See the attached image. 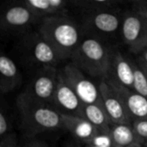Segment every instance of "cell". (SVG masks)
Returning <instances> with one entry per match:
<instances>
[{
  "label": "cell",
  "instance_id": "15",
  "mask_svg": "<svg viewBox=\"0 0 147 147\" xmlns=\"http://www.w3.org/2000/svg\"><path fill=\"white\" fill-rule=\"evenodd\" d=\"M22 83V75L16 62L0 51V92L8 94L18 89Z\"/></svg>",
  "mask_w": 147,
  "mask_h": 147
},
{
  "label": "cell",
  "instance_id": "10",
  "mask_svg": "<svg viewBox=\"0 0 147 147\" xmlns=\"http://www.w3.org/2000/svg\"><path fill=\"white\" fill-rule=\"evenodd\" d=\"M99 90L102 107L111 124L133 125V120L130 117L122 100L109 85L106 80L99 82Z\"/></svg>",
  "mask_w": 147,
  "mask_h": 147
},
{
  "label": "cell",
  "instance_id": "29",
  "mask_svg": "<svg viewBox=\"0 0 147 147\" xmlns=\"http://www.w3.org/2000/svg\"><path fill=\"white\" fill-rule=\"evenodd\" d=\"M67 147H80V146H76V145H72V146H67Z\"/></svg>",
  "mask_w": 147,
  "mask_h": 147
},
{
  "label": "cell",
  "instance_id": "27",
  "mask_svg": "<svg viewBox=\"0 0 147 147\" xmlns=\"http://www.w3.org/2000/svg\"><path fill=\"white\" fill-rule=\"evenodd\" d=\"M114 147H144L141 144H134V145H131V146H115Z\"/></svg>",
  "mask_w": 147,
  "mask_h": 147
},
{
  "label": "cell",
  "instance_id": "7",
  "mask_svg": "<svg viewBox=\"0 0 147 147\" xmlns=\"http://www.w3.org/2000/svg\"><path fill=\"white\" fill-rule=\"evenodd\" d=\"M121 42L134 56L147 47V23L140 14L129 8L123 11L121 27Z\"/></svg>",
  "mask_w": 147,
  "mask_h": 147
},
{
  "label": "cell",
  "instance_id": "20",
  "mask_svg": "<svg viewBox=\"0 0 147 147\" xmlns=\"http://www.w3.org/2000/svg\"><path fill=\"white\" fill-rule=\"evenodd\" d=\"M131 63L134 71L133 90L147 98V74L136 59L131 58Z\"/></svg>",
  "mask_w": 147,
  "mask_h": 147
},
{
  "label": "cell",
  "instance_id": "30",
  "mask_svg": "<svg viewBox=\"0 0 147 147\" xmlns=\"http://www.w3.org/2000/svg\"><path fill=\"white\" fill-rule=\"evenodd\" d=\"M0 147H3V145H2V140H0Z\"/></svg>",
  "mask_w": 147,
  "mask_h": 147
},
{
  "label": "cell",
  "instance_id": "16",
  "mask_svg": "<svg viewBox=\"0 0 147 147\" xmlns=\"http://www.w3.org/2000/svg\"><path fill=\"white\" fill-rule=\"evenodd\" d=\"M63 129L68 131L76 140L87 145L100 133L85 119L68 115H61Z\"/></svg>",
  "mask_w": 147,
  "mask_h": 147
},
{
  "label": "cell",
  "instance_id": "8",
  "mask_svg": "<svg viewBox=\"0 0 147 147\" xmlns=\"http://www.w3.org/2000/svg\"><path fill=\"white\" fill-rule=\"evenodd\" d=\"M59 72L66 84L71 88L84 104L102 106L99 83L96 84L90 78L70 61L59 68Z\"/></svg>",
  "mask_w": 147,
  "mask_h": 147
},
{
  "label": "cell",
  "instance_id": "1",
  "mask_svg": "<svg viewBox=\"0 0 147 147\" xmlns=\"http://www.w3.org/2000/svg\"><path fill=\"white\" fill-rule=\"evenodd\" d=\"M16 105L21 130L28 140L47 132L63 129L61 114L52 105L40 102L28 94L18 95Z\"/></svg>",
  "mask_w": 147,
  "mask_h": 147
},
{
  "label": "cell",
  "instance_id": "9",
  "mask_svg": "<svg viewBox=\"0 0 147 147\" xmlns=\"http://www.w3.org/2000/svg\"><path fill=\"white\" fill-rule=\"evenodd\" d=\"M59 68L45 66L35 70L25 90L22 91L31 97L53 106L57 86Z\"/></svg>",
  "mask_w": 147,
  "mask_h": 147
},
{
  "label": "cell",
  "instance_id": "32",
  "mask_svg": "<svg viewBox=\"0 0 147 147\" xmlns=\"http://www.w3.org/2000/svg\"><path fill=\"white\" fill-rule=\"evenodd\" d=\"M146 48H147V47H146Z\"/></svg>",
  "mask_w": 147,
  "mask_h": 147
},
{
  "label": "cell",
  "instance_id": "14",
  "mask_svg": "<svg viewBox=\"0 0 147 147\" xmlns=\"http://www.w3.org/2000/svg\"><path fill=\"white\" fill-rule=\"evenodd\" d=\"M26 7L39 20L59 16H71V1L66 0H22Z\"/></svg>",
  "mask_w": 147,
  "mask_h": 147
},
{
  "label": "cell",
  "instance_id": "11",
  "mask_svg": "<svg viewBox=\"0 0 147 147\" xmlns=\"http://www.w3.org/2000/svg\"><path fill=\"white\" fill-rule=\"evenodd\" d=\"M83 106L84 103L80 101L71 88L66 84L61 76L59 68V77L53 96V107L61 115L80 117Z\"/></svg>",
  "mask_w": 147,
  "mask_h": 147
},
{
  "label": "cell",
  "instance_id": "17",
  "mask_svg": "<svg viewBox=\"0 0 147 147\" xmlns=\"http://www.w3.org/2000/svg\"><path fill=\"white\" fill-rule=\"evenodd\" d=\"M71 11L74 10L79 14L80 17L90 14L106 11L121 9V2L115 0H83L71 1Z\"/></svg>",
  "mask_w": 147,
  "mask_h": 147
},
{
  "label": "cell",
  "instance_id": "12",
  "mask_svg": "<svg viewBox=\"0 0 147 147\" xmlns=\"http://www.w3.org/2000/svg\"><path fill=\"white\" fill-rule=\"evenodd\" d=\"M106 82L122 100L133 122L147 121V98L113 80L107 79Z\"/></svg>",
  "mask_w": 147,
  "mask_h": 147
},
{
  "label": "cell",
  "instance_id": "5",
  "mask_svg": "<svg viewBox=\"0 0 147 147\" xmlns=\"http://www.w3.org/2000/svg\"><path fill=\"white\" fill-rule=\"evenodd\" d=\"M17 49L22 59L35 70L45 67H57L63 63L52 47L35 30L18 38Z\"/></svg>",
  "mask_w": 147,
  "mask_h": 147
},
{
  "label": "cell",
  "instance_id": "6",
  "mask_svg": "<svg viewBox=\"0 0 147 147\" xmlns=\"http://www.w3.org/2000/svg\"><path fill=\"white\" fill-rule=\"evenodd\" d=\"M39 22L22 1H11L0 5V34L19 38L36 28Z\"/></svg>",
  "mask_w": 147,
  "mask_h": 147
},
{
  "label": "cell",
  "instance_id": "4",
  "mask_svg": "<svg viewBox=\"0 0 147 147\" xmlns=\"http://www.w3.org/2000/svg\"><path fill=\"white\" fill-rule=\"evenodd\" d=\"M123 11L121 9L106 10L84 16L78 19L84 36L93 37L114 47L120 40Z\"/></svg>",
  "mask_w": 147,
  "mask_h": 147
},
{
  "label": "cell",
  "instance_id": "24",
  "mask_svg": "<svg viewBox=\"0 0 147 147\" xmlns=\"http://www.w3.org/2000/svg\"><path fill=\"white\" fill-rule=\"evenodd\" d=\"M2 145L3 147H22L19 145L16 136L13 134H10L3 138L2 140Z\"/></svg>",
  "mask_w": 147,
  "mask_h": 147
},
{
  "label": "cell",
  "instance_id": "26",
  "mask_svg": "<svg viewBox=\"0 0 147 147\" xmlns=\"http://www.w3.org/2000/svg\"><path fill=\"white\" fill-rule=\"evenodd\" d=\"M25 147H49L45 142L39 140L37 139H32V140H28V142L26 144Z\"/></svg>",
  "mask_w": 147,
  "mask_h": 147
},
{
  "label": "cell",
  "instance_id": "25",
  "mask_svg": "<svg viewBox=\"0 0 147 147\" xmlns=\"http://www.w3.org/2000/svg\"><path fill=\"white\" fill-rule=\"evenodd\" d=\"M136 61L141 66V68L147 72V48H146L141 53L136 56Z\"/></svg>",
  "mask_w": 147,
  "mask_h": 147
},
{
  "label": "cell",
  "instance_id": "18",
  "mask_svg": "<svg viewBox=\"0 0 147 147\" xmlns=\"http://www.w3.org/2000/svg\"><path fill=\"white\" fill-rule=\"evenodd\" d=\"M80 117L91 123L100 134H109L111 122L102 106L84 104Z\"/></svg>",
  "mask_w": 147,
  "mask_h": 147
},
{
  "label": "cell",
  "instance_id": "22",
  "mask_svg": "<svg viewBox=\"0 0 147 147\" xmlns=\"http://www.w3.org/2000/svg\"><path fill=\"white\" fill-rule=\"evenodd\" d=\"M133 9L137 11L142 16L147 23V1L146 0H136L131 3V7Z\"/></svg>",
  "mask_w": 147,
  "mask_h": 147
},
{
  "label": "cell",
  "instance_id": "31",
  "mask_svg": "<svg viewBox=\"0 0 147 147\" xmlns=\"http://www.w3.org/2000/svg\"><path fill=\"white\" fill-rule=\"evenodd\" d=\"M146 74H147V72H146Z\"/></svg>",
  "mask_w": 147,
  "mask_h": 147
},
{
  "label": "cell",
  "instance_id": "2",
  "mask_svg": "<svg viewBox=\"0 0 147 147\" xmlns=\"http://www.w3.org/2000/svg\"><path fill=\"white\" fill-rule=\"evenodd\" d=\"M35 29L63 62L70 60L84 36L79 22L72 16L42 19Z\"/></svg>",
  "mask_w": 147,
  "mask_h": 147
},
{
  "label": "cell",
  "instance_id": "21",
  "mask_svg": "<svg viewBox=\"0 0 147 147\" xmlns=\"http://www.w3.org/2000/svg\"><path fill=\"white\" fill-rule=\"evenodd\" d=\"M133 127L139 136L142 146L147 147V121H134Z\"/></svg>",
  "mask_w": 147,
  "mask_h": 147
},
{
  "label": "cell",
  "instance_id": "19",
  "mask_svg": "<svg viewBox=\"0 0 147 147\" xmlns=\"http://www.w3.org/2000/svg\"><path fill=\"white\" fill-rule=\"evenodd\" d=\"M109 136L115 146H127L134 144H141L133 125L111 124Z\"/></svg>",
  "mask_w": 147,
  "mask_h": 147
},
{
  "label": "cell",
  "instance_id": "13",
  "mask_svg": "<svg viewBox=\"0 0 147 147\" xmlns=\"http://www.w3.org/2000/svg\"><path fill=\"white\" fill-rule=\"evenodd\" d=\"M107 79L113 80L133 90L134 71L131 58L125 55L117 47H114L112 49L110 69Z\"/></svg>",
  "mask_w": 147,
  "mask_h": 147
},
{
  "label": "cell",
  "instance_id": "23",
  "mask_svg": "<svg viewBox=\"0 0 147 147\" xmlns=\"http://www.w3.org/2000/svg\"><path fill=\"white\" fill-rule=\"evenodd\" d=\"M10 134L11 133H9V123L8 119L0 109V140H3Z\"/></svg>",
  "mask_w": 147,
  "mask_h": 147
},
{
  "label": "cell",
  "instance_id": "3",
  "mask_svg": "<svg viewBox=\"0 0 147 147\" xmlns=\"http://www.w3.org/2000/svg\"><path fill=\"white\" fill-rule=\"evenodd\" d=\"M113 47L100 40L84 36L69 61L89 78L101 82L109 77Z\"/></svg>",
  "mask_w": 147,
  "mask_h": 147
},
{
  "label": "cell",
  "instance_id": "28",
  "mask_svg": "<svg viewBox=\"0 0 147 147\" xmlns=\"http://www.w3.org/2000/svg\"><path fill=\"white\" fill-rule=\"evenodd\" d=\"M85 147H104V146H94V145H85Z\"/></svg>",
  "mask_w": 147,
  "mask_h": 147
}]
</instances>
